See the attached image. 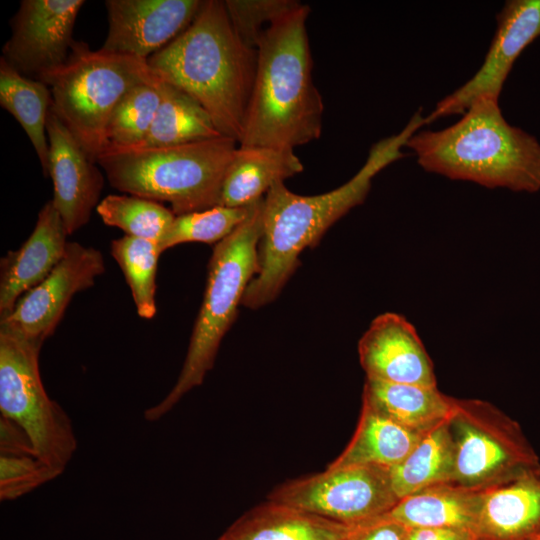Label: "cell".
I'll return each instance as SVG.
<instances>
[{
  "label": "cell",
  "mask_w": 540,
  "mask_h": 540,
  "mask_svg": "<svg viewBox=\"0 0 540 540\" xmlns=\"http://www.w3.org/2000/svg\"><path fill=\"white\" fill-rule=\"evenodd\" d=\"M423 125L424 117L418 111L401 132L371 147L366 162L350 180L327 193L303 196L291 192L284 182L275 183L264 197L258 271L246 288L242 304L257 309L273 301L298 266L299 254L364 202L372 179L405 155L402 147Z\"/></svg>",
  "instance_id": "6da1fadb"
},
{
  "label": "cell",
  "mask_w": 540,
  "mask_h": 540,
  "mask_svg": "<svg viewBox=\"0 0 540 540\" xmlns=\"http://www.w3.org/2000/svg\"><path fill=\"white\" fill-rule=\"evenodd\" d=\"M146 61L155 75L197 101L223 136L239 144L257 50L237 35L224 1H203L191 24Z\"/></svg>",
  "instance_id": "7a4b0ae2"
},
{
  "label": "cell",
  "mask_w": 540,
  "mask_h": 540,
  "mask_svg": "<svg viewBox=\"0 0 540 540\" xmlns=\"http://www.w3.org/2000/svg\"><path fill=\"white\" fill-rule=\"evenodd\" d=\"M309 13L301 4L262 34L239 146L293 150L320 137L324 104L312 78Z\"/></svg>",
  "instance_id": "3957f363"
},
{
  "label": "cell",
  "mask_w": 540,
  "mask_h": 540,
  "mask_svg": "<svg viewBox=\"0 0 540 540\" xmlns=\"http://www.w3.org/2000/svg\"><path fill=\"white\" fill-rule=\"evenodd\" d=\"M405 146L427 172L487 188L540 190L539 141L508 123L493 98L477 99L444 129L417 130Z\"/></svg>",
  "instance_id": "277c9868"
},
{
  "label": "cell",
  "mask_w": 540,
  "mask_h": 540,
  "mask_svg": "<svg viewBox=\"0 0 540 540\" xmlns=\"http://www.w3.org/2000/svg\"><path fill=\"white\" fill-rule=\"evenodd\" d=\"M238 142L221 136L167 147H108L97 164L112 187L168 202L175 215L219 205L226 171Z\"/></svg>",
  "instance_id": "5b68a950"
},
{
  "label": "cell",
  "mask_w": 540,
  "mask_h": 540,
  "mask_svg": "<svg viewBox=\"0 0 540 540\" xmlns=\"http://www.w3.org/2000/svg\"><path fill=\"white\" fill-rule=\"evenodd\" d=\"M264 197L249 217L213 248L203 302L179 377L164 399L144 417L157 421L180 399L202 384L212 369L221 341L234 322L246 288L258 271V246L263 230Z\"/></svg>",
  "instance_id": "8992f818"
},
{
  "label": "cell",
  "mask_w": 540,
  "mask_h": 540,
  "mask_svg": "<svg viewBox=\"0 0 540 540\" xmlns=\"http://www.w3.org/2000/svg\"><path fill=\"white\" fill-rule=\"evenodd\" d=\"M146 60L91 50L75 41L64 65L39 81L51 92V109L95 163L107 147L111 114L134 86L155 79Z\"/></svg>",
  "instance_id": "52a82bcc"
},
{
  "label": "cell",
  "mask_w": 540,
  "mask_h": 540,
  "mask_svg": "<svg viewBox=\"0 0 540 540\" xmlns=\"http://www.w3.org/2000/svg\"><path fill=\"white\" fill-rule=\"evenodd\" d=\"M41 347L0 327V410L2 417L27 434L35 457L60 475L77 449V440L69 417L41 381Z\"/></svg>",
  "instance_id": "ba28073f"
},
{
  "label": "cell",
  "mask_w": 540,
  "mask_h": 540,
  "mask_svg": "<svg viewBox=\"0 0 540 540\" xmlns=\"http://www.w3.org/2000/svg\"><path fill=\"white\" fill-rule=\"evenodd\" d=\"M448 426L458 485L484 491L540 467L518 422L490 402L454 398Z\"/></svg>",
  "instance_id": "9c48e42d"
},
{
  "label": "cell",
  "mask_w": 540,
  "mask_h": 540,
  "mask_svg": "<svg viewBox=\"0 0 540 540\" xmlns=\"http://www.w3.org/2000/svg\"><path fill=\"white\" fill-rule=\"evenodd\" d=\"M268 500L288 504L333 521L356 525L387 514L397 504L390 468L375 465L327 467L287 481Z\"/></svg>",
  "instance_id": "30bf717a"
},
{
  "label": "cell",
  "mask_w": 540,
  "mask_h": 540,
  "mask_svg": "<svg viewBox=\"0 0 540 540\" xmlns=\"http://www.w3.org/2000/svg\"><path fill=\"white\" fill-rule=\"evenodd\" d=\"M83 0H22L2 56L20 74L40 80L67 61Z\"/></svg>",
  "instance_id": "8fae6325"
},
{
  "label": "cell",
  "mask_w": 540,
  "mask_h": 540,
  "mask_svg": "<svg viewBox=\"0 0 540 540\" xmlns=\"http://www.w3.org/2000/svg\"><path fill=\"white\" fill-rule=\"evenodd\" d=\"M105 271L102 253L78 242H68L64 256L38 285L25 292L0 327L43 344L51 336L72 297L92 287Z\"/></svg>",
  "instance_id": "7c38bea8"
},
{
  "label": "cell",
  "mask_w": 540,
  "mask_h": 540,
  "mask_svg": "<svg viewBox=\"0 0 540 540\" xmlns=\"http://www.w3.org/2000/svg\"><path fill=\"white\" fill-rule=\"evenodd\" d=\"M540 36V0H508L497 14V29L478 71L440 100L425 124L462 115L481 97L499 100L503 85L521 52Z\"/></svg>",
  "instance_id": "4fadbf2b"
},
{
  "label": "cell",
  "mask_w": 540,
  "mask_h": 540,
  "mask_svg": "<svg viewBox=\"0 0 540 540\" xmlns=\"http://www.w3.org/2000/svg\"><path fill=\"white\" fill-rule=\"evenodd\" d=\"M202 0H107L108 32L102 50L147 60L177 38Z\"/></svg>",
  "instance_id": "5bb4252c"
},
{
  "label": "cell",
  "mask_w": 540,
  "mask_h": 540,
  "mask_svg": "<svg viewBox=\"0 0 540 540\" xmlns=\"http://www.w3.org/2000/svg\"><path fill=\"white\" fill-rule=\"evenodd\" d=\"M46 131L49 142V176L53 182L54 207L68 235L90 220L99 204L104 177L71 132L50 109Z\"/></svg>",
  "instance_id": "9a60e30c"
},
{
  "label": "cell",
  "mask_w": 540,
  "mask_h": 540,
  "mask_svg": "<svg viewBox=\"0 0 540 540\" xmlns=\"http://www.w3.org/2000/svg\"><path fill=\"white\" fill-rule=\"evenodd\" d=\"M366 378L435 387L433 362L414 326L402 315L377 316L358 343Z\"/></svg>",
  "instance_id": "2e32d148"
},
{
  "label": "cell",
  "mask_w": 540,
  "mask_h": 540,
  "mask_svg": "<svg viewBox=\"0 0 540 540\" xmlns=\"http://www.w3.org/2000/svg\"><path fill=\"white\" fill-rule=\"evenodd\" d=\"M64 222L48 201L38 213L26 241L0 262V316L11 312L18 299L41 283L60 262L67 247Z\"/></svg>",
  "instance_id": "e0dca14e"
},
{
  "label": "cell",
  "mask_w": 540,
  "mask_h": 540,
  "mask_svg": "<svg viewBox=\"0 0 540 540\" xmlns=\"http://www.w3.org/2000/svg\"><path fill=\"white\" fill-rule=\"evenodd\" d=\"M477 540H540V467L482 491Z\"/></svg>",
  "instance_id": "ac0fdd59"
},
{
  "label": "cell",
  "mask_w": 540,
  "mask_h": 540,
  "mask_svg": "<svg viewBox=\"0 0 540 540\" xmlns=\"http://www.w3.org/2000/svg\"><path fill=\"white\" fill-rule=\"evenodd\" d=\"M353 526L268 500L244 513L218 540H344Z\"/></svg>",
  "instance_id": "d6986e66"
},
{
  "label": "cell",
  "mask_w": 540,
  "mask_h": 540,
  "mask_svg": "<svg viewBox=\"0 0 540 540\" xmlns=\"http://www.w3.org/2000/svg\"><path fill=\"white\" fill-rule=\"evenodd\" d=\"M303 171L292 149L241 147L226 171L218 206L244 207L263 198L278 182Z\"/></svg>",
  "instance_id": "ffe728a7"
},
{
  "label": "cell",
  "mask_w": 540,
  "mask_h": 540,
  "mask_svg": "<svg viewBox=\"0 0 540 540\" xmlns=\"http://www.w3.org/2000/svg\"><path fill=\"white\" fill-rule=\"evenodd\" d=\"M481 500L482 491L443 482L401 498L387 514L407 528H453L475 535Z\"/></svg>",
  "instance_id": "44dd1931"
},
{
  "label": "cell",
  "mask_w": 540,
  "mask_h": 540,
  "mask_svg": "<svg viewBox=\"0 0 540 540\" xmlns=\"http://www.w3.org/2000/svg\"><path fill=\"white\" fill-rule=\"evenodd\" d=\"M363 403L393 421L424 435L447 422L452 414L454 398L427 387L399 384L366 378Z\"/></svg>",
  "instance_id": "7402d4cb"
},
{
  "label": "cell",
  "mask_w": 540,
  "mask_h": 540,
  "mask_svg": "<svg viewBox=\"0 0 540 540\" xmlns=\"http://www.w3.org/2000/svg\"><path fill=\"white\" fill-rule=\"evenodd\" d=\"M422 436L362 403L350 442L328 467L375 465L392 468L411 452Z\"/></svg>",
  "instance_id": "603a6c76"
},
{
  "label": "cell",
  "mask_w": 540,
  "mask_h": 540,
  "mask_svg": "<svg viewBox=\"0 0 540 540\" xmlns=\"http://www.w3.org/2000/svg\"><path fill=\"white\" fill-rule=\"evenodd\" d=\"M0 105L21 125L49 176V142L46 131L52 98L49 87L26 77L0 58Z\"/></svg>",
  "instance_id": "cb8c5ba5"
},
{
  "label": "cell",
  "mask_w": 540,
  "mask_h": 540,
  "mask_svg": "<svg viewBox=\"0 0 540 540\" xmlns=\"http://www.w3.org/2000/svg\"><path fill=\"white\" fill-rule=\"evenodd\" d=\"M221 136L208 112L197 101L162 80V98L153 124L145 139L135 147L177 146Z\"/></svg>",
  "instance_id": "d4e9b609"
},
{
  "label": "cell",
  "mask_w": 540,
  "mask_h": 540,
  "mask_svg": "<svg viewBox=\"0 0 540 540\" xmlns=\"http://www.w3.org/2000/svg\"><path fill=\"white\" fill-rule=\"evenodd\" d=\"M453 474L454 444L448 421L424 434L411 452L390 468L399 500L428 486L453 482Z\"/></svg>",
  "instance_id": "484cf974"
},
{
  "label": "cell",
  "mask_w": 540,
  "mask_h": 540,
  "mask_svg": "<svg viewBox=\"0 0 540 540\" xmlns=\"http://www.w3.org/2000/svg\"><path fill=\"white\" fill-rule=\"evenodd\" d=\"M160 244L124 235L111 242V254L118 263L130 288L137 314L151 319L157 312L156 275Z\"/></svg>",
  "instance_id": "4316f807"
},
{
  "label": "cell",
  "mask_w": 540,
  "mask_h": 540,
  "mask_svg": "<svg viewBox=\"0 0 540 540\" xmlns=\"http://www.w3.org/2000/svg\"><path fill=\"white\" fill-rule=\"evenodd\" d=\"M162 98V80L140 83L114 108L106 128L107 147L138 146L147 136Z\"/></svg>",
  "instance_id": "83f0119b"
},
{
  "label": "cell",
  "mask_w": 540,
  "mask_h": 540,
  "mask_svg": "<svg viewBox=\"0 0 540 540\" xmlns=\"http://www.w3.org/2000/svg\"><path fill=\"white\" fill-rule=\"evenodd\" d=\"M102 221L125 235L161 243L175 214L157 201L135 195L110 194L96 207Z\"/></svg>",
  "instance_id": "f1b7e54d"
},
{
  "label": "cell",
  "mask_w": 540,
  "mask_h": 540,
  "mask_svg": "<svg viewBox=\"0 0 540 540\" xmlns=\"http://www.w3.org/2000/svg\"><path fill=\"white\" fill-rule=\"evenodd\" d=\"M255 203L244 207L215 206L199 212L176 215L160 248L163 252L186 242H220L249 217Z\"/></svg>",
  "instance_id": "f546056e"
},
{
  "label": "cell",
  "mask_w": 540,
  "mask_h": 540,
  "mask_svg": "<svg viewBox=\"0 0 540 540\" xmlns=\"http://www.w3.org/2000/svg\"><path fill=\"white\" fill-rule=\"evenodd\" d=\"M224 4L237 35L255 50L274 21L301 5L294 0H226Z\"/></svg>",
  "instance_id": "4dcf8cb0"
},
{
  "label": "cell",
  "mask_w": 540,
  "mask_h": 540,
  "mask_svg": "<svg viewBox=\"0 0 540 540\" xmlns=\"http://www.w3.org/2000/svg\"><path fill=\"white\" fill-rule=\"evenodd\" d=\"M59 476L33 455L0 456V498L13 500Z\"/></svg>",
  "instance_id": "1f68e13d"
},
{
  "label": "cell",
  "mask_w": 540,
  "mask_h": 540,
  "mask_svg": "<svg viewBox=\"0 0 540 540\" xmlns=\"http://www.w3.org/2000/svg\"><path fill=\"white\" fill-rule=\"evenodd\" d=\"M408 528L388 514L356 524L344 540H407Z\"/></svg>",
  "instance_id": "d6a6232c"
},
{
  "label": "cell",
  "mask_w": 540,
  "mask_h": 540,
  "mask_svg": "<svg viewBox=\"0 0 540 540\" xmlns=\"http://www.w3.org/2000/svg\"><path fill=\"white\" fill-rule=\"evenodd\" d=\"M1 454L34 455L27 434L14 422L1 416Z\"/></svg>",
  "instance_id": "836d02e7"
},
{
  "label": "cell",
  "mask_w": 540,
  "mask_h": 540,
  "mask_svg": "<svg viewBox=\"0 0 540 540\" xmlns=\"http://www.w3.org/2000/svg\"><path fill=\"white\" fill-rule=\"evenodd\" d=\"M407 540H477L469 531L453 528H408Z\"/></svg>",
  "instance_id": "e575fe53"
}]
</instances>
